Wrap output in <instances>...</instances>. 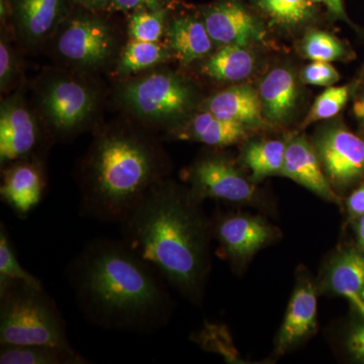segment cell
Masks as SVG:
<instances>
[{
    "label": "cell",
    "instance_id": "cell-1",
    "mask_svg": "<svg viewBox=\"0 0 364 364\" xmlns=\"http://www.w3.org/2000/svg\"><path fill=\"white\" fill-rule=\"evenodd\" d=\"M66 274L79 311L102 329L152 334L171 318L165 280L123 240L88 242Z\"/></svg>",
    "mask_w": 364,
    "mask_h": 364
},
{
    "label": "cell",
    "instance_id": "cell-2",
    "mask_svg": "<svg viewBox=\"0 0 364 364\" xmlns=\"http://www.w3.org/2000/svg\"><path fill=\"white\" fill-rule=\"evenodd\" d=\"M123 241L183 298L200 304L210 270L213 221L186 186L156 184L121 224Z\"/></svg>",
    "mask_w": 364,
    "mask_h": 364
},
{
    "label": "cell",
    "instance_id": "cell-3",
    "mask_svg": "<svg viewBox=\"0 0 364 364\" xmlns=\"http://www.w3.org/2000/svg\"><path fill=\"white\" fill-rule=\"evenodd\" d=\"M93 132L78 165L79 213L121 225L151 189L168 178L169 157L156 132L128 117Z\"/></svg>",
    "mask_w": 364,
    "mask_h": 364
},
{
    "label": "cell",
    "instance_id": "cell-4",
    "mask_svg": "<svg viewBox=\"0 0 364 364\" xmlns=\"http://www.w3.org/2000/svg\"><path fill=\"white\" fill-rule=\"evenodd\" d=\"M112 100L124 117L164 133L183 123L203 102L191 79L165 65L116 81Z\"/></svg>",
    "mask_w": 364,
    "mask_h": 364
},
{
    "label": "cell",
    "instance_id": "cell-5",
    "mask_svg": "<svg viewBox=\"0 0 364 364\" xmlns=\"http://www.w3.org/2000/svg\"><path fill=\"white\" fill-rule=\"evenodd\" d=\"M105 91L97 76L63 67L33 82V104L53 141H69L100 126Z\"/></svg>",
    "mask_w": 364,
    "mask_h": 364
},
{
    "label": "cell",
    "instance_id": "cell-6",
    "mask_svg": "<svg viewBox=\"0 0 364 364\" xmlns=\"http://www.w3.org/2000/svg\"><path fill=\"white\" fill-rule=\"evenodd\" d=\"M77 9L71 11L48 42L53 58L60 67L87 75L111 72L128 41L127 33L104 13Z\"/></svg>",
    "mask_w": 364,
    "mask_h": 364
},
{
    "label": "cell",
    "instance_id": "cell-7",
    "mask_svg": "<svg viewBox=\"0 0 364 364\" xmlns=\"http://www.w3.org/2000/svg\"><path fill=\"white\" fill-rule=\"evenodd\" d=\"M0 345L73 348L63 316L44 287L20 280L0 284Z\"/></svg>",
    "mask_w": 364,
    "mask_h": 364
},
{
    "label": "cell",
    "instance_id": "cell-8",
    "mask_svg": "<svg viewBox=\"0 0 364 364\" xmlns=\"http://www.w3.org/2000/svg\"><path fill=\"white\" fill-rule=\"evenodd\" d=\"M48 142H54L23 83L0 104V166L26 158L43 157Z\"/></svg>",
    "mask_w": 364,
    "mask_h": 364
},
{
    "label": "cell",
    "instance_id": "cell-9",
    "mask_svg": "<svg viewBox=\"0 0 364 364\" xmlns=\"http://www.w3.org/2000/svg\"><path fill=\"white\" fill-rule=\"evenodd\" d=\"M188 188L198 202L212 198L257 207L261 203L255 183L227 155L205 153L183 172Z\"/></svg>",
    "mask_w": 364,
    "mask_h": 364
},
{
    "label": "cell",
    "instance_id": "cell-10",
    "mask_svg": "<svg viewBox=\"0 0 364 364\" xmlns=\"http://www.w3.org/2000/svg\"><path fill=\"white\" fill-rule=\"evenodd\" d=\"M313 145L335 191L343 193L364 181V140L344 124L321 129Z\"/></svg>",
    "mask_w": 364,
    "mask_h": 364
},
{
    "label": "cell",
    "instance_id": "cell-11",
    "mask_svg": "<svg viewBox=\"0 0 364 364\" xmlns=\"http://www.w3.org/2000/svg\"><path fill=\"white\" fill-rule=\"evenodd\" d=\"M279 236V230L261 215L230 213L213 221V237L219 243L220 252L235 269L245 267Z\"/></svg>",
    "mask_w": 364,
    "mask_h": 364
},
{
    "label": "cell",
    "instance_id": "cell-12",
    "mask_svg": "<svg viewBox=\"0 0 364 364\" xmlns=\"http://www.w3.org/2000/svg\"><path fill=\"white\" fill-rule=\"evenodd\" d=\"M9 30L20 49L36 50L48 44L71 13V0H9Z\"/></svg>",
    "mask_w": 364,
    "mask_h": 364
},
{
    "label": "cell",
    "instance_id": "cell-13",
    "mask_svg": "<svg viewBox=\"0 0 364 364\" xmlns=\"http://www.w3.org/2000/svg\"><path fill=\"white\" fill-rule=\"evenodd\" d=\"M200 16L217 48L265 42L267 31L259 18L241 0H217L203 7Z\"/></svg>",
    "mask_w": 364,
    "mask_h": 364
},
{
    "label": "cell",
    "instance_id": "cell-14",
    "mask_svg": "<svg viewBox=\"0 0 364 364\" xmlns=\"http://www.w3.org/2000/svg\"><path fill=\"white\" fill-rule=\"evenodd\" d=\"M2 202L25 219L44 198L47 178L43 157L26 158L1 167Z\"/></svg>",
    "mask_w": 364,
    "mask_h": 364
},
{
    "label": "cell",
    "instance_id": "cell-15",
    "mask_svg": "<svg viewBox=\"0 0 364 364\" xmlns=\"http://www.w3.org/2000/svg\"><path fill=\"white\" fill-rule=\"evenodd\" d=\"M318 293L317 284L308 272L299 270L296 287L275 341V355H284L313 336L317 330Z\"/></svg>",
    "mask_w": 364,
    "mask_h": 364
},
{
    "label": "cell",
    "instance_id": "cell-16",
    "mask_svg": "<svg viewBox=\"0 0 364 364\" xmlns=\"http://www.w3.org/2000/svg\"><path fill=\"white\" fill-rule=\"evenodd\" d=\"M317 287L318 293L342 296L364 312V251L356 245L338 249L325 263Z\"/></svg>",
    "mask_w": 364,
    "mask_h": 364
},
{
    "label": "cell",
    "instance_id": "cell-17",
    "mask_svg": "<svg viewBox=\"0 0 364 364\" xmlns=\"http://www.w3.org/2000/svg\"><path fill=\"white\" fill-rule=\"evenodd\" d=\"M280 176L291 178L327 202L342 205L341 198L325 176L317 151L305 136L287 139L286 156Z\"/></svg>",
    "mask_w": 364,
    "mask_h": 364
},
{
    "label": "cell",
    "instance_id": "cell-18",
    "mask_svg": "<svg viewBox=\"0 0 364 364\" xmlns=\"http://www.w3.org/2000/svg\"><path fill=\"white\" fill-rule=\"evenodd\" d=\"M163 43L168 48L172 58L183 68L198 63L215 50L200 14H170Z\"/></svg>",
    "mask_w": 364,
    "mask_h": 364
},
{
    "label": "cell",
    "instance_id": "cell-19",
    "mask_svg": "<svg viewBox=\"0 0 364 364\" xmlns=\"http://www.w3.org/2000/svg\"><path fill=\"white\" fill-rule=\"evenodd\" d=\"M198 109L252 131L268 127L261 112L258 90L249 85H234L217 91L203 100Z\"/></svg>",
    "mask_w": 364,
    "mask_h": 364
},
{
    "label": "cell",
    "instance_id": "cell-20",
    "mask_svg": "<svg viewBox=\"0 0 364 364\" xmlns=\"http://www.w3.org/2000/svg\"><path fill=\"white\" fill-rule=\"evenodd\" d=\"M251 131L240 124L226 121L212 112L198 109L183 123L165 134L171 140L205 144L208 147L220 149L246 140Z\"/></svg>",
    "mask_w": 364,
    "mask_h": 364
},
{
    "label": "cell",
    "instance_id": "cell-21",
    "mask_svg": "<svg viewBox=\"0 0 364 364\" xmlns=\"http://www.w3.org/2000/svg\"><path fill=\"white\" fill-rule=\"evenodd\" d=\"M257 90L268 126H282L293 119L299 100V83L293 70L287 67L272 69Z\"/></svg>",
    "mask_w": 364,
    "mask_h": 364
},
{
    "label": "cell",
    "instance_id": "cell-22",
    "mask_svg": "<svg viewBox=\"0 0 364 364\" xmlns=\"http://www.w3.org/2000/svg\"><path fill=\"white\" fill-rule=\"evenodd\" d=\"M203 77L220 83H240L252 75L257 58L249 47L223 46L198 63Z\"/></svg>",
    "mask_w": 364,
    "mask_h": 364
},
{
    "label": "cell",
    "instance_id": "cell-23",
    "mask_svg": "<svg viewBox=\"0 0 364 364\" xmlns=\"http://www.w3.org/2000/svg\"><path fill=\"white\" fill-rule=\"evenodd\" d=\"M172 55L162 42L127 41L111 74L116 81L133 77L156 67L166 65Z\"/></svg>",
    "mask_w": 364,
    "mask_h": 364
},
{
    "label": "cell",
    "instance_id": "cell-24",
    "mask_svg": "<svg viewBox=\"0 0 364 364\" xmlns=\"http://www.w3.org/2000/svg\"><path fill=\"white\" fill-rule=\"evenodd\" d=\"M252 4L272 26L296 31L317 18L322 0H252Z\"/></svg>",
    "mask_w": 364,
    "mask_h": 364
},
{
    "label": "cell",
    "instance_id": "cell-25",
    "mask_svg": "<svg viewBox=\"0 0 364 364\" xmlns=\"http://www.w3.org/2000/svg\"><path fill=\"white\" fill-rule=\"evenodd\" d=\"M287 140L259 139L248 141L242 148L240 161L251 171L254 183L272 176H280L286 156Z\"/></svg>",
    "mask_w": 364,
    "mask_h": 364
},
{
    "label": "cell",
    "instance_id": "cell-26",
    "mask_svg": "<svg viewBox=\"0 0 364 364\" xmlns=\"http://www.w3.org/2000/svg\"><path fill=\"white\" fill-rule=\"evenodd\" d=\"M0 364L90 363L74 348L49 345H0Z\"/></svg>",
    "mask_w": 364,
    "mask_h": 364
},
{
    "label": "cell",
    "instance_id": "cell-27",
    "mask_svg": "<svg viewBox=\"0 0 364 364\" xmlns=\"http://www.w3.org/2000/svg\"><path fill=\"white\" fill-rule=\"evenodd\" d=\"M299 51L306 59L330 63L347 59L350 54L341 40L321 30L308 31L301 41Z\"/></svg>",
    "mask_w": 364,
    "mask_h": 364
},
{
    "label": "cell",
    "instance_id": "cell-28",
    "mask_svg": "<svg viewBox=\"0 0 364 364\" xmlns=\"http://www.w3.org/2000/svg\"><path fill=\"white\" fill-rule=\"evenodd\" d=\"M171 11H138L129 14L126 31L128 40L162 42Z\"/></svg>",
    "mask_w": 364,
    "mask_h": 364
},
{
    "label": "cell",
    "instance_id": "cell-29",
    "mask_svg": "<svg viewBox=\"0 0 364 364\" xmlns=\"http://www.w3.org/2000/svg\"><path fill=\"white\" fill-rule=\"evenodd\" d=\"M9 26H1L0 36V91L9 95L23 83L20 52L14 44Z\"/></svg>",
    "mask_w": 364,
    "mask_h": 364
},
{
    "label": "cell",
    "instance_id": "cell-30",
    "mask_svg": "<svg viewBox=\"0 0 364 364\" xmlns=\"http://www.w3.org/2000/svg\"><path fill=\"white\" fill-rule=\"evenodd\" d=\"M358 85V83H351L343 86H329L316 98L303 126L306 127L316 122L324 121L337 116L347 105Z\"/></svg>",
    "mask_w": 364,
    "mask_h": 364
},
{
    "label": "cell",
    "instance_id": "cell-31",
    "mask_svg": "<svg viewBox=\"0 0 364 364\" xmlns=\"http://www.w3.org/2000/svg\"><path fill=\"white\" fill-rule=\"evenodd\" d=\"M20 280L32 286L43 287L41 280L21 267L16 257L13 241L4 223L0 224V284Z\"/></svg>",
    "mask_w": 364,
    "mask_h": 364
},
{
    "label": "cell",
    "instance_id": "cell-32",
    "mask_svg": "<svg viewBox=\"0 0 364 364\" xmlns=\"http://www.w3.org/2000/svg\"><path fill=\"white\" fill-rule=\"evenodd\" d=\"M355 311L342 337L347 356L356 363H364V312Z\"/></svg>",
    "mask_w": 364,
    "mask_h": 364
},
{
    "label": "cell",
    "instance_id": "cell-33",
    "mask_svg": "<svg viewBox=\"0 0 364 364\" xmlns=\"http://www.w3.org/2000/svg\"><path fill=\"white\" fill-rule=\"evenodd\" d=\"M299 79L305 85L329 87L338 82L340 74L330 62L313 61L301 69Z\"/></svg>",
    "mask_w": 364,
    "mask_h": 364
},
{
    "label": "cell",
    "instance_id": "cell-34",
    "mask_svg": "<svg viewBox=\"0 0 364 364\" xmlns=\"http://www.w3.org/2000/svg\"><path fill=\"white\" fill-rule=\"evenodd\" d=\"M173 6L174 0H111L107 13L131 14L138 11H161Z\"/></svg>",
    "mask_w": 364,
    "mask_h": 364
},
{
    "label": "cell",
    "instance_id": "cell-35",
    "mask_svg": "<svg viewBox=\"0 0 364 364\" xmlns=\"http://www.w3.org/2000/svg\"><path fill=\"white\" fill-rule=\"evenodd\" d=\"M345 208L351 222L364 215V181L347 196Z\"/></svg>",
    "mask_w": 364,
    "mask_h": 364
},
{
    "label": "cell",
    "instance_id": "cell-36",
    "mask_svg": "<svg viewBox=\"0 0 364 364\" xmlns=\"http://www.w3.org/2000/svg\"><path fill=\"white\" fill-rule=\"evenodd\" d=\"M73 4L95 13H107L111 0H71Z\"/></svg>",
    "mask_w": 364,
    "mask_h": 364
},
{
    "label": "cell",
    "instance_id": "cell-37",
    "mask_svg": "<svg viewBox=\"0 0 364 364\" xmlns=\"http://www.w3.org/2000/svg\"><path fill=\"white\" fill-rule=\"evenodd\" d=\"M322 4L323 6L327 7L328 11L335 18H340V20H344L347 23H351L347 18L346 14H345L342 0H322Z\"/></svg>",
    "mask_w": 364,
    "mask_h": 364
},
{
    "label": "cell",
    "instance_id": "cell-38",
    "mask_svg": "<svg viewBox=\"0 0 364 364\" xmlns=\"http://www.w3.org/2000/svg\"><path fill=\"white\" fill-rule=\"evenodd\" d=\"M355 234L356 246L364 251V215L352 221Z\"/></svg>",
    "mask_w": 364,
    "mask_h": 364
},
{
    "label": "cell",
    "instance_id": "cell-39",
    "mask_svg": "<svg viewBox=\"0 0 364 364\" xmlns=\"http://www.w3.org/2000/svg\"><path fill=\"white\" fill-rule=\"evenodd\" d=\"M353 114L356 119L363 124L364 130V90L353 104Z\"/></svg>",
    "mask_w": 364,
    "mask_h": 364
}]
</instances>
